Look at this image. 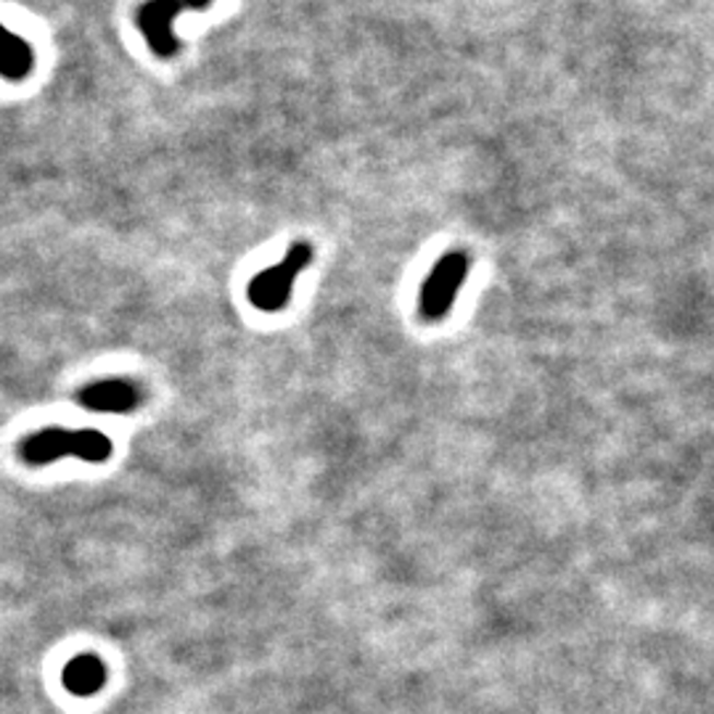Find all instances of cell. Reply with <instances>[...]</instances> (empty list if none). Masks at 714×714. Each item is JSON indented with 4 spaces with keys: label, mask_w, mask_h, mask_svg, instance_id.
Listing matches in <instances>:
<instances>
[{
    "label": "cell",
    "mask_w": 714,
    "mask_h": 714,
    "mask_svg": "<svg viewBox=\"0 0 714 714\" xmlns=\"http://www.w3.org/2000/svg\"><path fill=\"white\" fill-rule=\"evenodd\" d=\"M309 260H313V249H309V244L305 242L294 244L281 262L273 265V268L262 270V273L255 276V281L249 283L251 305L257 309H265V313H276V309L286 307L289 296L294 292L296 276L307 268Z\"/></svg>",
    "instance_id": "6da1fadb"
},
{
    "label": "cell",
    "mask_w": 714,
    "mask_h": 714,
    "mask_svg": "<svg viewBox=\"0 0 714 714\" xmlns=\"http://www.w3.org/2000/svg\"><path fill=\"white\" fill-rule=\"evenodd\" d=\"M466 273H469V257L464 251H450L434 265L421 292V318L423 320H442L450 313L455 294L464 286Z\"/></svg>",
    "instance_id": "7a4b0ae2"
},
{
    "label": "cell",
    "mask_w": 714,
    "mask_h": 714,
    "mask_svg": "<svg viewBox=\"0 0 714 714\" xmlns=\"http://www.w3.org/2000/svg\"><path fill=\"white\" fill-rule=\"evenodd\" d=\"M183 11L178 0H149L138 11V27L156 56H173L178 50V37L173 33L175 16Z\"/></svg>",
    "instance_id": "3957f363"
},
{
    "label": "cell",
    "mask_w": 714,
    "mask_h": 714,
    "mask_svg": "<svg viewBox=\"0 0 714 714\" xmlns=\"http://www.w3.org/2000/svg\"><path fill=\"white\" fill-rule=\"evenodd\" d=\"M78 400L93 413H130L141 402V389L125 378H106L82 389Z\"/></svg>",
    "instance_id": "277c9868"
},
{
    "label": "cell",
    "mask_w": 714,
    "mask_h": 714,
    "mask_svg": "<svg viewBox=\"0 0 714 714\" xmlns=\"http://www.w3.org/2000/svg\"><path fill=\"white\" fill-rule=\"evenodd\" d=\"M72 447H74V432H69V429H61V426H48L43 429V432L33 434V437L24 440L22 447H19V455H22L24 464L30 466H48V464H56V460L67 458V455H72Z\"/></svg>",
    "instance_id": "5b68a950"
},
{
    "label": "cell",
    "mask_w": 714,
    "mask_h": 714,
    "mask_svg": "<svg viewBox=\"0 0 714 714\" xmlns=\"http://www.w3.org/2000/svg\"><path fill=\"white\" fill-rule=\"evenodd\" d=\"M33 65L35 54L30 43L0 24V78L24 80L33 72Z\"/></svg>",
    "instance_id": "8992f818"
},
{
    "label": "cell",
    "mask_w": 714,
    "mask_h": 714,
    "mask_svg": "<svg viewBox=\"0 0 714 714\" xmlns=\"http://www.w3.org/2000/svg\"><path fill=\"white\" fill-rule=\"evenodd\" d=\"M106 682V667L104 662H98L96 656H74L72 662L65 667V688L74 697H93L104 688Z\"/></svg>",
    "instance_id": "52a82bcc"
},
{
    "label": "cell",
    "mask_w": 714,
    "mask_h": 714,
    "mask_svg": "<svg viewBox=\"0 0 714 714\" xmlns=\"http://www.w3.org/2000/svg\"><path fill=\"white\" fill-rule=\"evenodd\" d=\"M72 455L87 464H101L112 455V440L106 434L96 432V429H78L74 432V447Z\"/></svg>",
    "instance_id": "ba28073f"
},
{
    "label": "cell",
    "mask_w": 714,
    "mask_h": 714,
    "mask_svg": "<svg viewBox=\"0 0 714 714\" xmlns=\"http://www.w3.org/2000/svg\"><path fill=\"white\" fill-rule=\"evenodd\" d=\"M183 9H207V5L212 3V0H178Z\"/></svg>",
    "instance_id": "9c48e42d"
}]
</instances>
